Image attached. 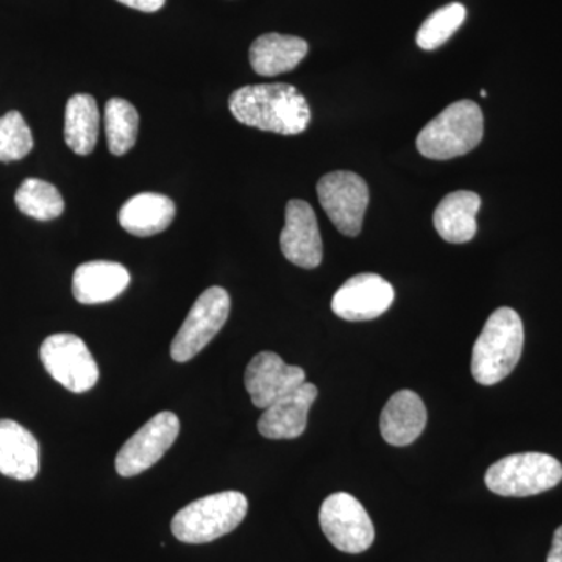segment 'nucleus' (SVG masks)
Here are the masks:
<instances>
[{
    "instance_id": "nucleus-14",
    "label": "nucleus",
    "mask_w": 562,
    "mask_h": 562,
    "mask_svg": "<svg viewBox=\"0 0 562 562\" xmlns=\"http://www.w3.org/2000/svg\"><path fill=\"white\" fill-rule=\"evenodd\" d=\"M317 387L313 383H303L297 390L290 392L284 397L265 409L258 420V431L262 438L295 439L301 438L308 424V413L317 398Z\"/></svg>"
},
{
    "instance_id": "nucleus-13",
    "label": "nucleus",
    "mask_w": 562,
    "mask_h": 562,
    "mask_svg": "<svg viewBox=\"0 0 562 562\" xmlns=\"http://www.w3.org/2000/svg\"><path fill=\"white\" fill-rule=\"evenodd\" d=\"M281 254L303 269H314L322 262L324 246L312 205L294 199L286 205V222L280 235Z\"/></svg>"
},
{
    "instance_id": "nucleus-3",
    "label": "nucleus",
    "mask_w": 562,
    "mask_h": 562,
    "mask_svg": "<svg viewBox=\"0 0 562 562\" xmlns=\"http://www.w3.org/2000/svg\"><path fill=\"white\" fill-rule=\"evenodd\" d=\"M483 111L472 101L454 102L435 120L428 122L417 136V150L430 160H452L469 154L482 143Z\"/></svg>"
},
{
    "instance_id": "nucleus-23",
    "label": "nucleus",
    "mask_w": 562,
    "mask_h": 562,
    "mask_svg": "<svg viewBox=\"0 0 562 562\" xmlns=\"http://www.w3.org/2000/svg\"><path fill=\"white\" fill-rule=\"evenodd\" d=\"M18 209L36 221H54L65 211L60 191L52 183L40 179L22 181L20 190L14 195Z\"/></svg>"
},
{
    "instance_id": "nucleus-10",
    "label": "nucleus",
    "mask_w": 562,
    "mask_h": 562,
    "mask_svg": "<svg viewBox=\"0 0 562 562\" xmlns=\"http://www.w3.org/2000/svg\"><path fill=\"white\" fill-rule=\"evenodd\" d=\"M179 432L180 420L176 414H155L121 447L116 457V472L128 479L147 471L171 449Z\"/></svg>"
},
{
    "instance_id": "nucleus-2",
    "label": "nucleus",
    "mask_w": 562,
    "mask_h": 562,
    "mask_svg": "<svg viewBox=\"0 0 562 562\" xmlns=\"http://www.w3.org/2000/svg\"><path fill=\"white\" fill-rule=\"evenodd\" d=\"M522 319L513 308L495 310L484 324L472 351V375L483 386L501 383L522 357Z\"/></svg>"
},
{
    "instance_id": "nucleus-6",
    "label": "nucleus",
    "mask_w": 562,
    "mask_h": 562,
    "mask_svg": "<svg viewBox=\"0 0 562 562\" xmlns=\"http://www.w3.org/2000/svg\"><path fill=\"white\" fill-rule=\"evenodd\" d=\"M228 314H231V295L224 288L211 286L202 292L173 338L172 360L187 362L201 353L222 330Z\"/></svg>"
},
{
    "instance_id": "nucleus-27",
    "label": "nucleus",
    "mask_w": 562,
    "mask_h": 562,
    "mask_svg": "<svg viewBox=\"0 0 562 562\" xmlns=\"http://www.w3.org/2000/svg\"><path fill=\"white\" fill-rule=\"evenodd\" d=\"M547 562H562V525L553 535L552 549H550Z\"/></svg>"
},
{
    "instance_id": "nucleus-17",
    "label": "nucleus",
    "mask_w": 562,
    "mask_h": 562,
    "mask_svg": "<svg viewBox=\"0 0 562 562\" xmlns=\"http://www.w3.org/2000/svg\"><path fill=\"white\" fill-rule=\"evenodd\" d=\"M40 472V446L35 436L18 422L0 420V473L29 482Z\"/></svg>"
},
{
    "instance_id": "nucleus-26",
    "label": "nucleus",
    "mask_w": 562,
    "mask_h": 562,
    "mask_svg": "<svg viewBox=\"0 0 562 562\" xmlns=\"http://www.w3.org/2000/svg\"><path fill=\"white\" fill-rule=\"evenodd\" d=\"M117 2L131 7L133 10L144 11V13H155L162 9L166 0H117Z\"/></svg>"
},
{
    "instance_id": "nucleus-11",
    "label": "nucleus",
    "mask_w": 562,
    "mask_h": 562,
    "mask_svg": "<svg viewBox=\"0 0 562 562\" xmlns=\"http://www.w3.org/2000/svg\"><path fill=\"white\" fill-rule=\"evenodd\" d=\"M394 297L390 281L376 273H358L333 295L331 310L344 321H372L391 308Z\"/></svg>"
},
{
    "instance_id": "nucleus-21",
    "label": "nucleus",
    "mask_w": 562,
    "mask_h": 562,
    "mask_svg": "<svg viewBox=\"0 0 562 562\" xmlns=\"http://www.w3.org/2000/svg\"><path fill=\"white\" fill-rule=\"evenodd\" d=\"M98 103L90 94H76L66 103L65 140L77 155H90L99 138Z\"/></svg>"
},
{
    "instance_id": "nucleus-20",
    "label": "nucleus",
    "mask_w": 562,
    "mask_h": 562,
    "mask_svg": "<svg viewBox=\"0 0 562 562\" xmlns=\"http://www.w3.org/2000/svg\"><path fill=\"white\" fill-rule=\"evenodd\" d=\"M173 217L176 203L158 192L133 195L120 211L121 227L139 238L165 232L172 224Z\"/></svg>"
},
{
    "instance_id": "nucleus-12",
    "label": "nucleus",
    "mask_w": 562,
    "mask_h": 562,
    "mask_svg": "<svg viewBox=\"0 0 562 562\" xmlns=\"http://www.w3.org/2000/svg\"><path fill=\"white\" fill-rule=\"evenodd\" d=\"M305 379L306 373L299 366L286 364L273 351H261L247 366L244 383L254 405L266 409L279 398L297 390L305 383Z\"/></svg>"
},
{
    "instance_id": "nucleus-22",
    "label": "nucleus",
    "mask_w": 562,
    "mask_h": 562,
    "mask_svg": "<svg viewBox=\"0 0 562 562\" xmlns=\"http://www.w3.org/2000/svg\"><path fill=\"white\" fill-rule=\"evenodd\" d=\"M139 114L125 99L113 98L105 105L106 143L111 154H127L138 138Z\"/></svg>"
},
{
    "instance_id": "nucleus-25",
    "label": "nucleus",
    "mask_w": 562,
    "mask_h": 562,
    "mask_svg": "<svg viewBox=\"0 0 562 562\" xmlns=\"http://www.w3.org/2000/svg\"><path fill=\"white\" fill-rule=\"evenodd\" d=\"M33 149V136L20 111L0 117V161L22 160Z\"/></svg>"
},
{
    "instance_id": "nucleus-19",
    "label": "nucleus",
    "mask_w": 562,
    "mask_h": 562,
    "mask_svg": "<svg viewBox=\"0 0 562 562\" xmlns=\"http://www.w3.org/2000/svg\"><path fill=\"white\" fill-rule=\"evenodd\" d=\"M308 54V43L299 36L266 33L250 46V65L265 77L280 76L297 68Z\"/></svg>"
},
{
    "instance_id": "nucleus-28",
    "label": "nucleus",
    "mask_w": 562,
    "mask_h": 562,
    "mask_svg": "<svg viewBox=\"0 0 562 562\" xmlns=\"http://www.w3.org/2000/svg\"><path fill=\"white\" fill-rule=\"evenodd\" d=\"M480 94H482V95H483V98H486L487 92H486V91H484V90H482V91H480Z\"/></svg>"
},
{
    "instance_id": "nucleus-4",
    "label": "nucleus",
    "mask_w": 562,
    "mask_h": 562,
    "mask_svg": "<svg viewBox=\"0 0 562 562\" xmlns=\"http://www.w3.org/2000/svg\"><path fill=\"white\" fill-rule=\"evenodd\" d=\"M249 502L238 491L217 492L184 506L173 516L172 535L184 543H209L228 535L246 519Z\"/></svg>"
},
{
    "instance_id": "nucleus-18",
    "label": "nucleus",
    "mask_w": 562,
    "mask_h": 562,
    "mask_svg": "<svg viewBox=\"0 0 562 562\" xmlns=\"http://www.w3.org/2000/svg\"><path fill=\"white\" fill-rule=\"evenodd\" d=\"M480 206H482V199L476 192L457 191L446 195L436 206L435 216H432L436 232L443 241L450 244L472 241L479 231L476 214Z\"/></svg>"
},
{
    "instance_id": "nucleus-7",
    "label": "nucleus",
    "mask_w": 562,
    "mask_h": 562,
    "mask_svg": "<svg viewBox=\"0 0 562 562\" xmlns=\"http://www.w3.org/2000/svg\"><path fill=\"white\" fill-rule=\"evenodd\" d=\"M319 522L328 541L339 552L358 554L371 549L375 527L364 506L347 492H336L321 506Z\"/></svg>"
},
{
    "instance_id": "nucleus-8",
    "label": "nucleus",
    "mask_w": 562,
    "mask_h": 562,
    "mask_svg": "<svg viewBox=\"0 0 562 562\" xmlns=\"http://www.w3.org/2000/svg\"><path fill=\"white\" fill-rule=\"evenodd\" d=\"M40 358L55 382L76 394L94 387L99 368L87 344L79 336L60 333L41 344Z\"/></svg>"
},
{
    "instance_id": "nucleus-9",
    "label": "nucleus",
    "mask_w": 562,
    "mask_h": 562,
    "mask_svg": "<svg viewBox=\"0 0 562 562\" xmlns=\"http://www.w3.org/2000/svg\"><path fill=\"white\" fill-rule=\"evenodd\" d=\"M322 209L344 236L360 235L369 205L368 183L358 173L336 171L322 177L317 183Z\"/></svg>"
},
{
    "instance_id": "nucleus-16",
    "label": "nucleus",
    "mask_w": 562,
    "mask_h": 562,
    "mask_svg": "<svg viewBox=\"0 0 562 562\" xmlns=\"http://www.w3.org/2000/svg\"><path fill=\"white\" fill-rule=\"evenodd\" d=\"M131 273L120 262H83L74 272L72 294L83 305L113 301L127 290Z\"/></svg>"
},
{
    "instance_id": "nucleus-1",
    "label": "nucleus",
    "mask_w": 562,
    "mask_h": 562,
    "mask_svg": "<svg viewBox=\"0 0 562 562\" xmlns=\"http://www.w3.org/2000/svg\"><path fill=\"white\" fill-rule=\"evenodd\" d=\"M228 109L241 124L279 135H299L312 121L308 102L288 83L247 85L233 92Z\"/></svg>"
},
{
    "instance_id": "nucleus-5",
    "label": "nucleus",
    "mask_w": 562,
    "mask_h": 562,
    "mask_svg": "<svg viewBox=\"0 0 562 562\" xmlns=\"http://www.w3.org/2000/svg\"><path fill=\"white\" fill-rule=\"evenodd\" d=\"M562 465L547 453L509 454L487 469L484 482L502 497H531L561 483Z\"/></svg>"
},
{
    "instance_id": "nucleus-15",
    "label": "nucleus",
    "mask_w": 562,
    "mask_h": 562,
    "mask_svg": "<svg viewBox=\"0 0 562 562\" xmlns=\"http://www.w3.org/2000/svg\"><path fill=\"white\" fill-rule=\"evenodd\" d=\"M427 419V408L419 394L402 390L395 392L384 405L380 416V431L384 441L391 446H409L425 430Z\"/></svg>"
},
{
    "instance_id": "nucleus-24",
    "label": "nucleus",
    "mask_w": 562,
    "mask_h": 562,
    "mask_svg": "<svg viewBox=\"0 0 562 562\" xmlns=\"http://www.w3.org/2000/svg\"><path fill=\"white\" fill-rule=\"evenodd\" d=\"M465 20V7L454 2L436 10L425 20L417 32V46L424 50H435L452 38L453 33Z\"/></svg>"
}]
</instances>
